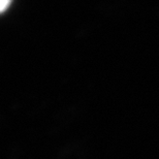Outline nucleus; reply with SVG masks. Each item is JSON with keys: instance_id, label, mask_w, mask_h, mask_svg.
Returning <instances> with one entry per match:
<instances>
[{"instance_id": "1", "label": "nucleus", "mask_w": 159, "mask_h": 159, "mask_svg": "<svg viewBox=\"0 0 159 159\" xmlns=\"http://www.w3.org/2000/svg\"><path fill=\"white\" fill-rule=\"evenodd\" d=\"M11 0H0V7H1V11H4L6 8L11 4Z\"/></svg>"}]
</instances>
